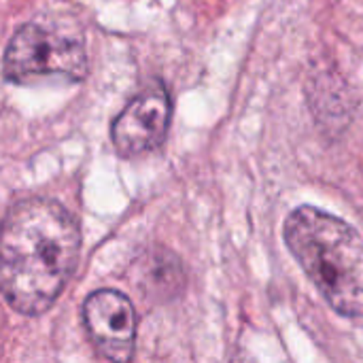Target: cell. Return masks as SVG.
Returning a JSON list of instances; mask_svg holds the SVG:
<instances>
[{"label":"cell","instance_id":"7a4b0ae2","mask_svg":"<svg viewBox=\"0 0 363 363\" xmlns=\"http://www.w3.org/2000/svg\"><path fill=\"white\" fill-rule=\"evenodd\" d=\"M289 253L323 300L351 319L363 317V234L315 206H298L283 225Z\"/></svg>","mask_w":363,"mask_h":363},{"label":"cell","instance_id":"6da1fadb","mask_svg":"<svg viewBox=\"0 0 363 363\" xmlns=\"http://www.w3.org/2000/svg\"><path fill=\"white\" fill-rule=\"evenodd\" d=\"M81 228L60 202L26 198L0 225V291L21 315H40L55 304L77 270Z\"/></svg>","mask_w":363,"mask_h":363},{"label":"cell","instance_id":"5b68a950","mask_svg":"<svg viewBox=\"0 0 363 363\" xmlns=\"http://www.w3.org/2000/svg\"><path fill=\"white\" fill-rule=\"evenodd\" d=\"M170 98L162 85L136 96L115 119L111 138L121 157H136L157 149L170 125Z\"/></svg>","mask_w":363,"mask_h":363},{"label":"cell","instance_id":"3957f363","mask_svg":"<svg viewBox=\"0 0 363 363\" xmlns=\"http://www.w3.org/2000/svg\"><path fill=\"white\" fill-rule=\"evenodd\" d=\"M2 72L15 83H32L55 74L81 81L87 74L85 47L77 38L49 32L38 23H26L13 34L4 51Z\"/></svg>","mask_w":363,"mask_h":363},{"label":"cell","instance_id":"277c9868","mask_svg":"<svg viewBox=\"0 0 363 363\" xmlns=\"http://www.w3.org/2000/svg\"><path fill=\"white\" fill-rule=\"evenodd\" d=\"M87 334L104 359L130 362L136 345V311L128 296L100 289L83 304Z\"/></svg>","mask_w":363,"mask_h":363},{"label":"cell","instance_id":"8992f818","mask_svg":"<svg viewBox=\"0 0 363 363\" xmlns=\"http://www.w3.org/2000/svg\"><path fill=\"white\" fill-rule=\"evenodd\" d=\"M147 298L168 300L179 294L183 285V270L174 255L166 251H153L138 264V279L134 281Z\"/></svg>","mask_w":363,"mask_h":363}]
</instances>
